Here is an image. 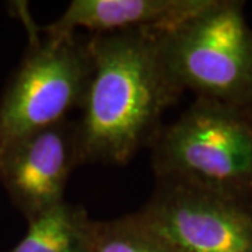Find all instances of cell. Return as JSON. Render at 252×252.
I'll return each instance as SVG.
<instances>
[{"instance_id":"8992f818","label":"cell","mask_w":252,"mask_h":252,"mask_svg":"<svg viewBox=\"0 0 252 252\" xmlns=\"http://www.w3.org/2000/svg\"><path fill=\"white\" fill-rule=\"evenodd\" d=\"M81 165L76 119H66L28 136L0 161V185L31 221L64 200L73 171Z\"/></svg>"},{"instance_id":"6da1fadb","label":"cell","mask_w":252,"mask_h":252,"mask_svg":"<svg viewBox=\"0 0 252 252\" xmlns=\"http://www.w3.org/2000/svg\"><path fill=\"white\" fill-rule=\"evenodd\" d=\"M161 32L89 34L90 79L76 119L81 164L125 165L158 135L182 94L167 69Z\"/></svg>"},{"instance_id":"9c48e42d","label":"cell","mask_w":252,"mask_h":252,"mask_svg":"<svg viewBox=\"0 0 252 252\" xmlns=\"http://www.w3.org/2000/svg\"><path fill=\"white\" fill-rule=\"evenodd\" d=\"M87 252H172L130 215L112 220H94Z\"/></svg>"},{"instance_id":"277c9868","label":"cell","mask_w":252,"mask_h":252,"mask_svg":"<svg viewBox=\"0 0 252 252\" xmlns=\"http://www.w3.org/2000/svg\"><path fill=\"white\" fill-rule=\"evenodd\" d=\"M161 45L167 69L182 93L252 109V28L243 1L210 0L162 31Z\"/></svg>"},{"instance_id":"7a4b0ae2","label":"cell","mask_w":252,"mask_h":252,"mask_svg":"<svg viewBox=\"0 0 252 252\" xmlns=\"http://www.w3.org/2000/svg\"><path fill=\"white\" fill-rule=\"evenodd\" d=\"M150 149L157 181L252 203L251 108L195 98Z\"/></svg>"},{"instance_id":"52a82bcc","label":"cell","mask_w":252,"mask_h":252,"mask_svg":"<svg viewBox=\"0 0 252 252\" xmlns=\"http://www.w3.org/2000/svg\"><path fill=\"white\" fill-rule=\"evenodd\" d=\"M210 0H72L48 28L58 32L108 34L165 31L206 7Z\"/></svg>"},{"instance_id":"5b68a950","label":"cell","mask_w":252,"mask_h":252,"mask_svg":"<svg viewBox=\"0 0 252 252\" xmlns=\"http://www.w3.org/2000/svg\"><path fill=\"white\" fill-rule=\"evenodd\" d=\"M132 219L172 252H252V203L171 181Z\"/></svg>"},{"instance_id":"ba28073f","label":"cell","mask_w":252,"mask_h":252,"mask_svg":"<svg viewBox=\"0 0 252 252\" xmlns=\"http://www.w3.org/2000/svg\"><path fill=\"white\" fill-rule=\"evenodd\" d=\"M27 231L6 252H87L94 219L66 200L27 221Z\"/></svg>"},{"instance_id":"3957f363","label":"cell","mask_w":252,"mask_h":252,"mask_svg":"<svg viewBox=\"0 0 252 252\" xmlns=\"http://www.w3.org/2000/svg\"><path fill=\"white\" fill-rule=\"evenodd\" d=\"M13 10L28 44L0 97V161L23 139L80 108L91 72L89 35L38 27L26 3H14Z\"/></svg>"}]
</instances>
